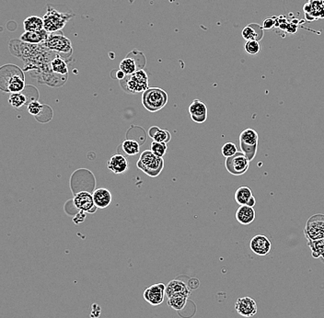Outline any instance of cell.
Here are the masks:
<instances>
[{"label":"cell","mask_w":324,"mask_h":318,"mask_svg":"<svg viewBox=\"0 0 324 318\" xmlns=\"http://www.w3.org/2000/svg\"><path fill=\"white\" fill-rule=\"evenodd\" d=\"M136 166L145 174L155 178L158 177L164 167L163 157L156 156L151 150H145L140 154L139 159L136 163Z\"/></svg>","instance_id":"obj_2"},{"label":"cell","mask_w":324,"mask_h":318,"mask_svg":"<svg viewBox=\"0 0 324 318\" xmlns=\"http://www.w3.org/2000/svg\"><path fill=\"white\" fill-rule=\"evenodd\" d=\"M225 166L230 174L241 176L249 169L250 160L242 152H238L233 157L226 159Z\"/></svg>","instance_id":"obj_9"},{"label":"cell","mask_w":324,"mask_h":318,"mask_svg":"<svg viewBox=\"0 0 324 318\" xmlns=\"http://www.w3.org/2000/svg\"><path fill=\"white\" fill-rule=\"evenodd\" d=\"M0 86L9 93L22 92L25 89V76L23 70L14 65H7L1 68Z\"/></svg>","instance_id":"obj_1"},{"label":"cell","mask_w":324,"mask_h":318,"mask_svg":"<svg viewBox=\"0 0 324 318\" xmlns=\"http://www.w3.org/2000/svg\"><path fill=\"white\" fill-rule=\"evenodd\" d=\"M321 260H322V261H323V262H324V258H323V259H321Z\"/></svg>","instance_id":"obj_37"},{"label":"cell","mask_w":324,"mask_h":318,"mask_svg":"<svg viewBox=\"0 0 324 318\" xmlns=\"http://www.w3.org/2000/svg\"><path fill=\"white\" fill-rule=\"evenodd\" d=\"M124 152L128 156H135L140 153V144L135 140L127 139L121 143Z\"/></svg>","instance_id":"obj_28"},{"label":"cell","mask_w":324,"mask_h":318,"mask_svg":"<svg viewBox=\"0 0 324 318\" xmlns=\"http://www.w3.org/2000/svg\"><path fill=\"white\" fill-rule=\"evenodd\" d=\"M42 45L45 48L54 53L60 54H72V44L71 40L62 34V32H54L50 33L48 39Z\"/></svg>","instance_id":"obj_7"},{"label":"cell","mask_w":324,"mask_h":318,"mask_svg":"<svg viewBox=\"0 0 324 318\" xmlns=\"http://www.w3.org/2000/svg\"><path fill=\"white\" fill-rule=\"evenodd\" d=\"M123 90L130 94H138L144 93L146 90H149V76L143 69H139L132 74L130 76H126L121 80Z\"/></svg>","instance_id":"obj_3"},{"label":"cell","mask_w":324,"mask_h":318,"mask_svg":"<svg viewBox=\"0 0 324 318\" xmlns=\"http://www.w3.org/2000/svg\"><path fill=\"white\" fill-rule=\"evenodd\" d=\"M244 48H245V51L247 52L248 54L254 55V54L260 53V51H261V44L258 40H248L247 43L244 45Z\"/></svg>","instance_id":"obj_32"},{"label":"cell","mask_w":324,"mask_h":318,"mask_svg":"<svg viewBox=\"0 0 324 318\" xmlns=\"http://www.w3.org/2000/svg\"><path fill=\"white\" fill-rule=\"evenodd\" d=\"M251 250L258 256H266L270 253L272 244L267 237L264 235H257L252 238L250 242Z\"/></svg>","instance_id":"obj_13"},{"label":"cell","mask_w":324,"mask_h":318,"mask_svg":"<svg viewBox=\"0 0 324 318\" xmlns=\"http://www.w3.org/2000/svg\"><path fill=\"white\" fill-rule=\"evenodd\" d=\"M23 27L25 32H40L45 30L44 18L39 16H30L24 19Z\"/></svg>","instance_id":"obj_20"},{"label":"cell","mask_w":324,"mask_h":318,"mask_svg":"<svg viewBox=\"0 0 324 318\" xmlns=\"http://www.w3.org/2000/svg\"><path fill=\"white\" fill-rule=\"evenodd\" d=\"M49 32L43 30L40 32H25L21 36V39L24 44L28 45H42L48 39Z\"/></svg>","instance_id":"obj_18"},{"label":"cell","mask_w":324,"mask_h":318,"mask_svg":"<svg viewBox=\"0 0 324 318\" xmlns=\"http://www.w3.org/2000/svg\"><path fill=\"white\" fill-rule=\"evenodd\" d=\"M188 111L192 121H194V122L204 123L207 121L208 114L207 105L200 99H194V101L190 104Z\"/></svg>","instance_id":"obj_14"},{"label":"cell","mask_w":324,"mask_h":318,"mask_svg":"<svg viewBox=\"0 0 324 318\" xmlns=\"http://www.w3.org/2000/svg\"><path fill=\"white\" fill-rule=\"evenodd\" d=\"M50 69L54 74H57L60 76H68V63L65 61L63 57H61L59 55H56L50 62Z\"/></svg>","instance_id":"obj_22"},{"label":"cell","mask_w":324,"mask_h":318,"mask_svg":"<svg viewBox=\"0 0 324 318\" xmlns=\"http://www.w3.org/2000/svg\"><path fill=\"white\" fill-rule=\"evenodd\" d=\"M235 310L239 315H241L243 317H252L253 315L257 314L258 308H257L256 302L253 298L245 296L236 301Z\"/></svg>","instance_id":"obj_11"},{"label":"cell","mask_w":324,"mask_h":318,"mask_svg":"<svg viewBox=\"0 0 324 318\" xmlns=\"http://www.w3.org/2000/svg\"><path fill=\"white\" fill-rule=\"evenodd\" d=\"M187 285L189 287L190 290H195L198 288L200 283L197 279H190Z\"/></svg>","instance_id":"obj_34"},{"label":"cell","mask_w":324,"mask_h":318,"mask_svg":"<svg viewBox=\"0 0 324 318\" xmlns=\"http://www.w3.org/2000/svg\"><path fill=\"white\" fill-rule=\"evenodd\" d=\"M100 314V307L99 305H92V310H91V314L90 316L93 318H98Z\"/></svg>","instance_id":"obj_35"},{"label":"cell","mask_w":324,"mask_h":318,"mask_svg":"<svg viewBox=\"0 0 324 318\" xmlns=\"http://www.w3.org/2000/svg\"><path fill=\"white\" fill-rule=\"evenodd\" d=\"M73 17V14L59 12L51 6H47L46 13L43 18L45 23V30L49 33L60 32Z\"/></svg>","instance_id":"obj_5"},{"label":"cell","mask_w":324,"mask_h":318,"mask_svg":"<svg viewBox=\"0 0 324 318\" xmlns=\"http://www.w3.org/2000/svg\"><path fill=\"white\" fill-rule=\"evenodd\" d=\"M44 108H45V106L42 105L40 102H38L37 100H32L30 103L28 104L27 110L30 114H32L33 116H37L44 110Z\"/></svg>","instance_id":"obj_33"},{"label":"cell","mask_w":324,"mask_h":318,"mask_svg":"<svg viewBox=\"0 0 324 318\" xmlns=\"http://www.w3.org/2000/svg\"><path fill=\"white\" fill-rule=\"evenodd\" d=\"M221 153L222 156L225 157L226 158L233 157L237 153H238V148L236 146L234 143H226L223 144V146L221 148Z\"/></svg>","instance_id":"obj_31"},{"label":"cell","mask_w":324,"mask_h":318,"mask_svg":"<svg viewBox=\"0 0 324 318\" xmlns=\"http://www.w3.org/2000/svg\"><path fill=\"white\" fill-rule=\"evenodd\" d=\"M166 295V286L163 283H156L148 287L144 291L143 296L146 302L152 306L161 305Z\"/></svg>","instance_id":"obj_10"},{"label":"cell","mask_w":324,"mask_h":318,"mask_svg":"<svg viewBox=\"0 0 324 318\" xmlns=\"http://www.w3.org/2000/svg\"><path fill=\"white\" fill-rule=\"evenodd\" d=\"M120 70L124 72L126 74V76H130L132 74H134L135 72L139 70L140 68L138 67V63L136 62L135 57L130 56V54L121 60L120 63Z\"/></svg>","instance_id":"obj_23"},{"label":"cell","mask_w":324,"mask_h":318,"mask_svg":"<svg viewBox=\"0 0 324 318\" xmlns=\"http://www.w3.org/2000/svg\"><path fill=\"white\" fill-rule=\"evenodd\" d=\"M149 135L155 142L168 143L171 139V133L169 131L162 130L157 126L151 127L149 131Z\"/></svg>","instance_id":"obj_24"},{"label":"cell","mask_w":324,"mask_h":318,"mask_svg":"<svg viewBox=\"0 0 324 318\" xmlns=\"http://www.w3.org/2000/svg\"><path fill=\"white\" fill-rule=\"evenodd\" d=\"M28 98L27 96L25 94H23V91L22 92H18V93H11V95L9 96V102L14 109H19V108L23 107L25 104L27 103Z\"/></svg>","instance_id":"obj_29"},{"label":"cell","mask_w":324,"mask_h":318,"mask_svg":"<svg viewBox=\"0 0 324 318\" xmlns=\"http://www.w3.org/2000/svg\"><path fill=\"white\" fill-rule=\"evenodd\" d=\"M309 247L311 248V256L314 259H323L324 258V239L309 241Z\"/></svg>","instance_id":"obj_27"},{"label":"cell","mask_w":324,"mask_h":318,"mask_svg":"<svg viewBox=\"0 0 324 318\" xmlns=\"http://www.w3.org/2000/svg\"><path fill=\"white\" fill-rule=\"evenodd\" d=\"M271 22H272L271 19H267V20L265 22V28L266 29H271V28L273 27V25H271Z\"/></svg>","instance_id":"obj_36"},{"label":"cell","mask_w":324,"mask_h":318,"mask_svg":"<svg viewBox=\"0 0 324 318\" xmlns=\"http://www.w3.org/2000/svg\"><path fill=\"white\" fill-rule=\"evenodd\" d=\"M252 197H253L252 190L247 186L239 187L236 190L234 195L235 201L239 205H247Z\"/></svg>","instance_id":"obj_25"},{"label":"cell","mask_w":324,"mask_h":318,"mask_svg":"<svg viewBox=\"0 0 324 318\" xmlns=\"http://www.w3.org/2000/svg\"><path fill=\"white\" fill-rule=\"evenodd\" d=\"M189 296L185 295V294H176V295L171 296L169 299L167 304L169 306H171L172 309L176 311H180V310L185 308L186 303L188 301Z\"/></svg>","instance_id":"obj_26"},{"label":"cell","mask_w":324,"mask_h":318,"mask_svg":"<svg viewBox=\"0 0 324 318\" xmlns=\"http://www.w3.org/2000/svg\"><path fill=\"white\" fill-rule=\"evenodd\" d=\"M259 135L256 131L248 128L239 135V147L241 152L248 157L250 162L254 159L258 149Z\"/></svg>","instance_id":"obj_6"},{"label":"cell","mask_w":324,"mask_h":318,"mask_svg":"<svg viewBox=\"0 0 324 318\" xmlns=\"http://www.w3.org/2000/svg\"><path fill=\"white\" fill-rule=\"evenodd\" d=\"M73 202L77 209L84 213H94L97 210L93 196L88 192L77 193L73 199Z\"/></svg>","instance_id":"obj_12"},{"label":"cell","mask_w":324,"mask_h":318,"mask_svg":"<svg viewBox=\"0 0 324 318\" xmlns=\"http://www.w3.org/2000/svg\"><path fill=\"white\" fill-rule=\"evenodd\" d=\"M150 150L159 157H163L166 155L167 150H168V145L166 143H159V142H155L151 143L150 145Z\"/></svg>","instance_id":"obj_30"},{"label":"cell","mask_w":324,"mask_h":318,"mask_svg":"<svg viewBox=\"0 0 324 318\" xmlns=\"http://www.w3.org/2000/svg\"><path fill=\"white\" fill-rule=\"evenodd\" d=\"M95 205L99 209H105L111 204L113 197L111 192L105 188H99L95 189L92 193Z\"/></svg>","instance_id":"obj_16"},{"label":"cell","mask_w":324,"mask_h":318,"mask_svg":"<svg viewBox=\"0 0 324 318\" xmlns=\"http://www.w3.org/2000/svg\"><path fill=\"white\" fill-rule=\"evenodd\" d=\"M176 294H185L190 296L191 290L186 283L181 282L180 280H172L168 283L166 286V296L170 298L171 296Z\"/></svg>","instance_id":"obj_17"},{"label":"cell","mask_w":324,"mask_h":318,"mask_svg":"<svg viewBox=\"0 0 324 318\" xmlns=\"http://www.w3.org/2000/svg\"><path fill=\"white\" fill-rule=\"evenodd\" d=\"M168 94L159 88H150L142 95V104L147 111L157 112L168 103Z\"/></svg>","instance_id":"obj_4"},{"label":"cell","mask_w":324,"mask_h":318,"mask_svg":"<svg viewBox=\"0 0 324 318\" xmlns=\"http://www.w3.org/2000/svg\"><path fill=\"white\" fill-rule=\"evenodd\" d=\"M262 29L258 24H251L243 29L242 36L245 40L259 41L262 38Z\"/></svg>","instance_id":"obj_21"},{"label":"cell","mask_w":324,"mask_h":318,"mask_svg":"<svg viewBox=\"0 0 324 318\" xmlns=\"http://www.w3.org/2000/svg\"><path fill=\"white\" fill-rule=\"evenodd\" d=\"M236 220L239 224L249 225L255 219V210L253 207L240 205L236 211Z\"/></svg>","instance_id":"obj_19"},{"label":"cell","mask_w":324,"mask_h":318,"mask_svg":"<svg viewBox=\"0 0 324 318\" xmlns=\"http://www.w3.org/2000/svg\"><path fill=\"white\" fill-rule=\"evenodd\" d=\"M305 237L309 241L324 239V215H312L304 228Z\"/></svg>","instance_id":"obj_8"},{"label":"cell","mask_w":324,"mask_h":318,"mask_svg":"<svg viewBox=\"0 0 324 318\" xmlns=\"http://www.w3.org/2000/svg\"><path fill=\"white\" fill-rule=\"evenodd\" d=\"M107 165H108L109 169L117 175H121V174L126 173L129 167V163H128L127 158L120 154L114 155L111 157L108 160Z\"/></svg>","instance_id":"obj_15"}]
</instances>
